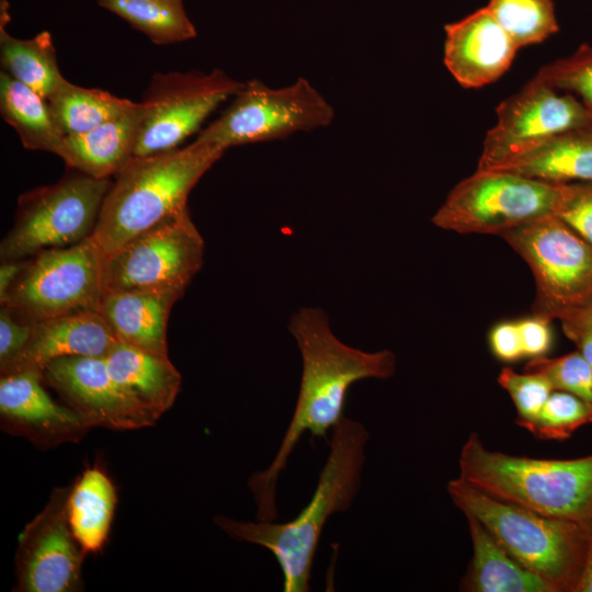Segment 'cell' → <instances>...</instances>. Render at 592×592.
<instances>
[{"instance_id": "3", "label": "cell", "mask_w": 592, "mask_h": 592, "mask_svg": "<svg viewBox=\"0 0 592 592\" xmlns=\"http://www.w3.org/2000/svg\"><path fill=\"white\" fill-rule=\"evenodd\" d=\"M225 150L194 140L169 151L133 157L115 175L92 235L105 258L187 209V197Z\"/></svg>"}, {"instance_id": "33", "label": "cell", "mask_w": 592, "mask_h": 592, "mask_svg": "<svg viewBox=\"0 0 592 592\" xmlns=\"http://www.w3.org/2000/svg\"><path fill=\"white\" fill-rule=\"evenodd\" d=\"M498 384L510 395L517 412L516 423L524 429L534 421L554 390L545 376L517 373L510 367L501 369Z\"/></svg>"}, {"instance_id": "10", "label": "cell", "mask_w": 592, "mask_h": 592, "mask_svg": "<svg viewBox=\"0 0 592 592\" xmlns=\"http://www.w3.org/2000/svg\"><path fill=\"white\" fill-rule=\"evenodd\" d=\"M231 99L196 140L226 150L325 127L334 116L329 102L304 78L278 89L252 80L243 83Z\"/></svg>"}, {"instance_id": "28", "label": "cell", "mask_w": 592, "mask_h": 592, "mask_svg": "<svg viewBox=\"0 0 592 592\" xmlns=\"http://www.w3.org/2000/svg\"><path fill=\"white\" fill-rule=\"evenodd\" d=\"M98 4L158 45L181 43L196 36L182 0H98Z\"/></svg>"}, {"instance_id": "6", "label": "cell", "mask_w": 592, "mask_h": 592, "mask_svg": "<svg viewBox=\"0 0 592 592\" xmlns=\"http://www.w3.org/2000/svg\"><path fill=\"white\" fill-rule=\"evenodd\" d=\"M501 237L534 276L533 315L560 321L592 303V244L558 216L533 220Z\"/></svg>"}, {"instance_id": "4", "label": "cell", "mask_w": 592, "mask_h": 592, "mask_svg": "<svg viewBox=\"0 0 592 592\" xmlns=\"http://www.w3.org/2000/svg\"><path fill=\"white\" fill-rule=\"evenodd\" d=\"M459 477L499 500L584 524L592 519V454L542 459L488 449L471 432L458 457Z\"/></svg>"}, {"instance_id": "26", "label": "cell", "mask_w": 592, "mask_h": 592, "mask_svg": "<svg viewBox=\"0 0 592 592\" xmlns=\"http://www.w3.org/2000/svg\"><path fill=\"white\" fill-rule=\"evenodd\" d=\"M0 112L26 149L57 153L65 135L47 99L4 71L0 75Z\"/></svg>"}, {"instance_id": "32", "label": "cell", "mask_w": 592, "mask_h": 592, "mask_svg": "<svg viewBox=\"0 0 592 592\" xmlns=\"http://www.w3.org/2000/svg\"><path fill=\"white\" fill-rule=\"evenodd\" d=\"M558 91L573 92L592 112V47L580 46L571 56L542 67L536 75Z\"/></svg>"}, {"instance_id": "34", "label": "cell", "mask_w": 592, "mask_h": 592, "mask_svg": "<svg viewBox=\"0 0 592 592\" xmlns=\"http://www.w3.org/2000/svg\"><path fill=\"white\" fill-rule=\"evenodd\" d=\"M556 216L592 244V182L562 184Z\"/></svg>"}, {"instance_id": "18", "label": "cell", "mask_w": 592, "mask_h": 592, "mask_svg": "<svg viewBox=\"0 0 592 592\" xmlns=\"http://www.w3.org/2000/svg\"><path fill=\"white\" fill-rule=\"evenodd\" d=\"M119 342L99 311H82L33 323L31 338L20 355L3 371H44L65 356L105 357Z\"/></svg>"}, {"instance_id": "39", "label": "cell", "mask_w": 592, "mask_h": 592, "mask_svg": "<svg viewBox=\"0 0 592 592\" xmlns=\"http://www.w3.org/2000/svg\"><path fill=\"white\" fill-rule=\"evenodd\" d=\"M583 525L587 534V553L582 574L576 592H592V519Z\"/></svg>"}, {"instance_id": "24", "label": "cell", "mask_w": 592, "mask_h": 592, "mask_svg": "<svg viewBox=\"0 0 592 592\" xmlns=\"http://www.w3.org/2000/svg\"><path fill=\"white\" fill-rule=\"evenodd\" d=\"M473 558L463 589L470 592H554L540 577L513 559L471 516H466Z\"/></svg>"}, {"instance_id": "37", "label": "cell", "mask_w": 592, "mask_h": 592, "mask_svg": "<svg viewBox=\"0 0 592 592\" xmlns=\"http://www.w3.org/2000/svg\"><path fill=\"white\" fill-rule=\"evenodd\" d=\"M489 345L493 355L503 362L524 357L517 321H502L489 332Z\"/></svg>"}, {"instance_id": "27", "label": "cell", "mask_w": 592, "mask_h": 592, "mask_svg": "<svg viewBox=\"0 0 592 592\" xmlns=\"http://www.w3.org/2000/svg\"><path fill=\"white\" fill-rule=\"evenodd\" d=\"M65 136L92 129L128 112L136 102L107 91L67 82L48 100Z\"/></svg>"}, {"instance_id": "41", "label": "cell", "mask_w": 592, "mask_h": 592, "mask_svg": "<svg viewBox=\"0 0 592 592\" xmlns=\"http://www.w3.org/2000/svg\"><path fill=\"white\" fill-rule=\"evenodd\" d=\"M568 317H579V318H582L587 321H589L590 323H592V303L589 304L585 308L568 316ZM566 317V318H568ZM565 319V318H563ZM562 320V319H561Z\"/></svg>"}, {"instance_id": "5", "label": "cell", "mask_w": 592, "mask_h": 592, "mask_svg": "<svg viewBox=\"0 0 592 592\" xmlns=\"http://www.w3.org/2000/svg\"><path fill=\"white\" fill-rule=\"evenodd\" d=\"M447 492L465 516L481 523L513 559L554 592H576L587 553L583 524L499 500L459 476L448 481Z\"/></svg>"}, {"instance_id": "36", "label": "cell", "mask_w": 592, "mask_h": 592, "mask_svg": "<svg viewBox=\"0 0 592 592\" xmlns=\"http://www.w3.org/2000/svg\"><path fill=\"white\" fill-rule=\"evenodd\" d=\"M550 320L535 316L517 321L524 356H544L550 349L553 333Z\"/></svg>"}, {"instance_id": "40", "label": "cell", "mask_w": 592, "mask_h": 592, "mask_svg": "<svg viewBox=\"0 0 592 592\" xmlns=\"http://www.w3.org/2000/svg\"><path fill=\"white\" fill-rule=\"evenodd\" d=\"M25 260L1 261L0 266V298L4 296L23 270Z\"/></svg>"}, {"instance_id": "14", "label": "cell", "mask_w": 592, "mask_h": 592, "mask_svg": "<svg viewBox=\"0 0 592 592\" xmlns=\"http://www.w3.org/2000/svg\"><path fill=\"white\" fill-rule=\"evenodd\" d=\"M70 487L56 488L43 510L21 533L14 557L18 592H78L83 590L87 555L68 520Z\"/></svg>"}, {"instance_id": "35", "label": "cell", "mask_w": 592, "mask_h": 592, "mask_svg": "<svg viewBox=\"0 0 592 592\" xmlns=\"http://www.w3.org/2000/svg\"><path fill=\"white\" fill-rule=\"evenodd\" d=\"M33 323L16 317L8 307L0 308V372H3L26 346Z\"/></svg>"}, {"instance_id": "9", "label": "cell", "mask_w": 592, "mask_h": 592, "mask_svg": "<svg viewBox=\"0 0 592 592\" xmlns=\"http://www.w3.org/2000/svg\"><path fill=\"white\" fill-rule=\"evenodd\" d=\"M111 183L80 173L21 195L13 226L0 243L1 261L26 260L90 238Z\"/></svg>"}, {"instance_id": "8", "label": "cell", "mask_w": 592, "mask_h": 592, "mask_svg": "<svg viewBox=\"0 0 592 592\" xmlns=\"http://www.w3.org/2000/svg\"><path fill=\"white\" fill-rule=\"evenodd\" d=\"M104 261L92 236L77 244L44 250L25 260L0 304L30 323L99 311Z\"/></svg>"}, {"instance_id": "23", "label": "cell", "mask_w": 592, "mask_h": 592, "mask_svg": "<svg viewBox=\"0 0 592 592\" xmlns=\"http://www.w3.org/2000/svg\"><path fill=\"white\" fill-rule=\"evenodd\" d=\"M116 504V487L100 465L87 467L70 487L68 520L86 554H98L105 546Z\"/></svg>"}, {"instance_id": "19", "label": "cell", "mask_w": 592, "mask_h": 592, "mask_svg": "<svg viewBox=\"0 0 592 592\" xmlns=\"http://www.w3.org/2000/svg\"><path fill=\"white\" fill-rule=\"evenodd\" d=\"M181 289H128L103 295L99 312L121 342L168 355L167 327Z\"/></svg>"}, {"instance_id": "12", "label": "cell", "mask_w": 592, "mask_h": 592, "mask_svg": "<svg viewBox=\"0 0 592 592\" xmlns=\"http://www.w3.org/2000/svg\"><path fill=\"white\" fill-rule=\"evenodd\" d=\"M242 84L219 69L155 73L141 100L146 111L134 157L179 148Z\"/></svg>"}, {"instance_id": "21", "label": "cell", "mask_w": 592, "mask_h": 592, "mask_svg": "<svg viewBox=\"0 0 592 592\" xmlns=\"http://www.w3.org/2000/svg\"><path fill=\"white\" fill-rule=\"evenodd\" d=\"M107 367L141 408L157 420L174 403L182 384L180 372L163 356L117 342L105 356Z\"/></svg>"}, {"instance_id": "31", "label": "cell", "mask_w": 592, "mask_h": 592, "mask_svg": "<svg viewBox=\"0 0 592 592\" xmlns=\"http://www.w3.org/2000/svg\"><path fill=\"white\" fill-rule=\"evenodd\" d=\"M524 372L545 376L554 389L576 395L592 409V368L578 350L558 357L531 358Z\"/></svg>"}, {"instance_id": "16", "label": "cell", "mask_w": 592, "mask_h": 592, "mask_svg": "<svg viewBox=\"0 0 592 592\" xmlns=\"http://www.w3.org/2000/svg\"><path fill=\"white\" fill-rule=\"evenodd\" d=\"M43 382L37 369L1 375V430L44 449L83 439L89 423L69 406L53 400Z\"/></svg>"}, {"instance_id": "11", "label": "cell", "mask_w": 592, "mask_h": 592, "mask_svg": "<svg viewBox=\"0 0 592 592\" xmlns=\"http://www.w3.org/2000/svg\"><path fill=\"white\" fill-rule=\"evenodd\" d=\"M204 251V239L186 209L105 258L103 292L186 291L203 265Z\"/></svg>"}, {"instance_id": "38", "label": "cell", "mask_w": 592, "mask_h": 592, "mask_svg": "<svg viewBox=\"0 0 592 592\" xmlns=\"http://www.w3.org/2000/svg\"><path fill=\"white\" fill-rule=\"evenodd\" d=\"M560 322L566 337L576 344L592 368V323L579 317H568Z\"/></svg>"}, {"instance_id": "2", "label": "cell", "mask_w": 592, "mask_h": 592, "mask_svg": "<svg viewBox=\"0 0 592 592\" xmlns=\"http://www.w3.org/2000/svg\"><path fill=\"white\" fill-rule=\"evenodd\" d=\"M327 460L310 501L291 521H239L216 515L214 523L230 537L264 547L283 573L285 592H307L314 558L328 519L352 505L360 486L369 434L343 418L331 431Z\"/></svg>"}, {"instance_id": "13", "label": "cell", "mask_w": 592, "mask_h": 592, "mask_svg": "<svg viewBox=\"0 0 592 592\" xmlns=\"http://www.w3.org/2000/svg\"><path fill=\"white\" fill-rule=\"evenodd\" d=\"M590 126L592 112L581 101L535 76L498 106L477 170L501 167L559 134Z\"/></svg>"}, {"instance_id": "29", "label": "cell", "mask_w": 592, "mask_h": 592, "mask_svg": "<svg viewBox=\"0 0 592 592\" xmlns=\"http://www.w3.org/2000/svg\"><path fill=\"white\" fill-rule=\"evenodd\" d=\"M487 9L517 48L558 32L554 0H489Z\"/></svg>"}, {"instance_id": "25", "label": "cell", "mask_w": 592, "mask_h": 592, "mask_svg": "<svg viewBox=\"0 0 592 592\" xmlns=\"http://www.w3.org/2000/svg\"><path fill=\"white\" fill-rule=\"evenodd\" d=\"M9 3H0V61L2 71L30 87L45 99L53 96L66 82L48 31L21 39L9 34Z\"/></svg>"}, {"instance_id": "30", "label": "cell", "mask_w": 592, "mask_h": 592, "mask_svg": "<svg viewBox=\"0 0 592 592\" xmlns=\"http://www.w3.org/2000/svg\"><path fill=\"white\" fill-rule=\"evenodd\" d=\"M592 423V409L568 391L554 389L537 417L525 429L545 440H566L580 426Z\"/></svg>"}, {"instance_id": "1", "label": "cell", "mask_w": 592, "mask_h": 592, "mask_svg": "<svg viewBox=\"0 0 592 592\" xmlns=\"http://www.w3.org/2000/svg\"><path fill=\"white\" fill-rule=\"evenodd\" d=\"M288 331L301 357V377L293 417L271 465L248 480L258 521L277 519L276 486L282 470L301 435L327 437L344 418L348 392L367 378L387 379L396 371L389 350L365 352L343 343L333 333L320 308L303 307L288 321Z\"/></svg>"}, {"instance_id": "22", "label": "cell", "mask_w": 592, "mask_h": 592, "mask_svg": "<svg viewBox=\"0 0 592 592\" xmlns=\"http://www.w3.org/2000/svg\"><path fill=\"white\" fill-rule=\"evenodd\" d=\"M494 169L554 184L592 182V126L559 134Z\"/></svg>"}, {"instance_id": "7", "label": "cell", "mask_w": 592, "mask_h": 592, "mask_svg": "<svg viewBox=\"0 0 592 592\" xmlns=\"http://www.w3.org/2000/svg\"><path fill=\"white\" fill-rule=\"evenodd\" d=\"M562 184L502 169L476 170L460 181L432 216L437 228L457 234L499 235L556 215Z\"/></svg>"}, {"instance_id": "20", "label": "cell", "mask_w": 592, "mask_h": 592, "mask_svg": "<svg viewBox=\"0 0 592 592\" xmlns=\"http://www.w3.org/2000/svg\"><path fill=\"white\" fill-rule=\"evenodd\" d=\"M145 111V104L136 102L118 117L87 132L67 135L56 155L84 175L115 177L135 155Z\"/></svg>"}, {"instance_id": "15", "label": "cell", "mask_w": 592, "mask_h": 592, "mask_svg": "<svg viewBox=\"0 0 592 592\" xmlns=\"http://www.w3.org/2000/svg\"><path fill=\"white\" fill-rule=\"evenodd\" d=\"M43 379L91 428L139 430L158 421L112 376L105 357L65 356L48 363Z\"/></svg>"}, {"instance_id": "17", "label": "cell", "mask_w": 592, "mask_h": 592, "mask_svg": "<svg viewBox=\"0 0 592 592\" xmlns=\"http://www.w3.org/2000/svg\"><path fill=\"white\" fill-rule=\"evenodd\" d=\"M517 49L487 7L445 25L444 64L464 88L499 79Z\"/></svg>"}]
</instances>
